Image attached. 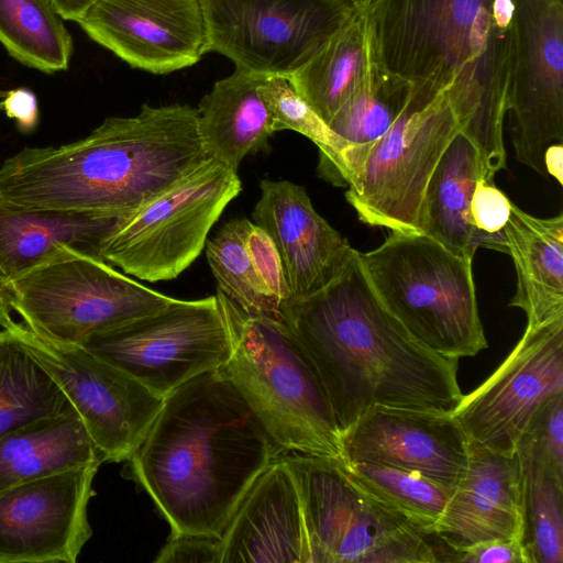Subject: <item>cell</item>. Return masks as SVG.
I'll return each mask as SVG.
<instances>
[{"instance_id": "obj_39", "label": "cell", "mask_w": 563, "mask_h": 563, "mask_svg": "<svg viewBox=\"0 0 563 563\" xmlns=\"http://www.w3.org/2000/svg\"><path fill=\"white\" fill-rule=\"evenodd\" d=\"M221 537L172 531L159 551L156 563H221Z\"/></svg>"}, {"instance_id": "obj_5", "label": "cell", "mask_w": 563, "mask_h": 563, "mask_svg": "<svg viewBox=\"0 0 563 563\" xmlns=\"http://www.w3.org/2000/svg\"><path fill=\"white\" fill-rule=\"evenodd\" d=\"M357 254L380 303L418 344L456 360L487 347L473 260L420 232L390 231L378 247Z\"/></svg>"}, {"instance_id": "obj_13", "label": "cell", "mask_w": 563, "mask_h": 563, "mask_svg": "<svg viewBox=\"0 0 563 563\" xmlns=\"http://www.w3.org/2000/svg\"><path fill=\"white\" fill-rule=\"evenodd\" d=\"M11 330L67 397L103 462L128 461L164 398L82 345L46 339L23 322Z\"/></svg>"}, {"instance_id": "obj_46", "label": "cell", "mask_w": 563, "mask_h": 563, "mask_svg": "<svg viewBox=\"0 0 563 563\" xmlns=\"http://www.w3.org/2000/svg\"><path fill=\"white\" fill-rule=\"evenodd\" d=\"M69 3H70V1H69ZM69 3H68V5H69ZM68 5H67V9H68ZM67 9H66V12H67ZM66 12H65V14H66ZM65 14L63 15V18L65 16Z\"/></svg>"}, {"instance_id": "obj_40", "label": "cell", "mask_w": 563, "mask_h": 563, "mask_svg": "<svg viewBox=\"0 0 563 563\" xmlns=\"http://www.w3.org/2000/svg\"><path fill=\"white\" fill-rule=\"evenodd\" d=\"M7 117L16 122L23 133L32 132L38 123V103L34 92L26 88L7 91L3 98V109Z\"/></svg>"}, {"instance_id": "obj_12", "label": "cell", "mask_w": 563, "mask_h": 563, "mask_svg": "<svg viewBox=\"0 0 563 563\" xmlns=\"http://www.w3.org/2000/svg\"><path fill=\"white\" fill-rule=\"evenodd\" d=\"M208 52L235 69L289 77L352 15L347 0H201Z\"/></svg>"}, {"instance_id": "obj_43", "label": "cell", "mask_w": 563, "mask_h": 563, "mask_svg": "<svg viewBox=\"0 0 563 563\" xmlns=\"http://www.w3.org/2000/svg\"><path fill=\"white\" fill-rule=\"evenodd\" d=\"M70 0H52L56 11L59 13V15L63 18V15L66 12L67 5Z\"/></svg>"}, {"instance_id": "obj_8", "label": "cell", "mask_w": 563, "mask_h": 563, "mask_svg": "<svg viewBox=\"0 0 563 563\" xmlns=\"http://www.w3.org/2000/svg\"><path fill=\"white\" fill-rule=\"evenodd\" d=\"M12 309L36 334L81 344L89 336L161 309L173 300L69 250L8 280Z\"/></svg>"}, {"instance_id": "obj_18", "label": "cell", "mask_w": 563, "mask_h": 563, "mask_svg": "<svg viewBox=\"0 0 563 563\" xmlns=\"http://www.w3.org/2000/svg\"><path fill=\"white\" fill-rule=\"evenodd\" d=\"M342 459L422 475L449 488L461 481L468 439L452 413L376 406L341 433Z\"/></svg>"}, {"instance_id": "obj_14", "label": "cell", "mask_w": 563, "mask_h": 563, "mask_svg": "<svg viewBox=\"0 0 563 563\" xmlns=\"http://www.w3.org/2000/svg\"><path fill=\"white\" fill-rule=\"evenodd\" d=\"M563 395V319L528 325L512 351L451 412L468 440L505 455L517 448L536 415Z\"/></svg>"}, {"instance_id": "obj_28", "label": "cell", "mask_w": 563, "mask_h": 563, "mask_svg": "<svg viewBox=\"0 0 563 563\" xmlns=\"http://www.w3.org/2000/svg\"><path fill=\"white\" fill-rule=\"evenodd\" d=\"M74 411L19 336L12 330H0V437Z\"/></svg>"}, {"instance_id": "obj_3", "label": "cell", "mask_w": 563, "mask_h": 563, "mask_svg": "<svg viewBox=\"0 0 563 563\" xmlns=\"http://www.w3.org/2000/svg\"><path fill=\"white\" fill-rule=\"evenodd\" d=\"M369 13L380 69L415 92L444 93L487 170L506 168L511 0H374Z\"/></svg>"}, {"instance_id": "obj_27", "label": "cell", "mask_w": 563, "mask_h": 563, "mask_svg": "<svg viewBox=\"0 0 563 563\" xmlns=\"http://www.w3.org/2000/svg\"><path fill=\"white\" fill-rule=\"evenodd\" d=\"M102 463L76 411L40 420L0 437V493L55 472Z\"/></svg>"}, {"instance_id": "obj_4", "label": "cell", "mask_w": 563, "mask_h": 563, "mask_svg": "<svg viewBox=\"0 0 563 563\" xmlns=\"http://www.w3.org/2000/svg\"><path fill=\"white\" fill-rule=\"evenodd\" d=\"M210 157L188 104H143L58 147H24L0 166V202L124 217Z\"/></svg>"}, {"instance_id": "obj_41", "label": "cell", "mask_w": 563, "mask_h": 563, "mask_svg": "<svg viewBox=\"0 0 563 563\" xmlns=\"http://www.w3.org/2000/svg\"><path fill=\"white\" fill-rule=\"evenodd\" d=\"M563 145H551L544 155V166L548 175H552L560 184H562L563 170Z\"/></svg>"}, {"instance_id": "obj_32", "label": "cell", "mask_w": 563, "mask_h": 563, "mask_svg": "<svg viewBox=\"0 0 563 563\" xmlns=\"http://www.w3.org/2000/svg\"><path fill=\"white\" fill-rule=\"evenodd\" d=\"M341 464L361 492L426 534L432 533L453 490L399 468L371 463Z\"/></svg>"}, {"instance_id": "obj_10", "label": "cell", "mask_w": 563, "mask_h": 563, "mask_svg": "<svg viewBox=\"0 0 563 563\" xmlns=\"http://www.w3.org/2000/svg\"><path fill=\"white\" fill-rule=\"evenodd\" d=\"M165 398L187 380L229 361L232 332L222 296L175 299L161 309L96 333L81 344Z\"/></svg>"}, {"instance_id": "obj_34", "label": "cell", "mask_w": 563, "mask_h": 563, "mask_svg": "<svg viewBox=\"0 0 563 563\" xmlns=\"http://www.w3.org/2000/svg\"><path fill=\"white\" fill-rule=\"evenodd\" d=\"M258 93L268 107L274 132L292 130L308 137L320 151L319 176L343 187L344 155L347 146L298 93L288 77L262 75Z\"/></svg>"}, {"instance_id": "obj_15", "label": "cell", "mask_w": 563, "mask_h": 563, "mask_svg": "<svg viewBox=\"0 0 563 563\" xmlns=\"http://www.w3.org/2000/svg\"><path fill=\"white\" fill-rule=\"evenodd\" d=\"M511 2V140L520 163L548 175L545 152L563 143V2Z\"/></svg>"}, {"instance_id": "obj_35", "label": "cell", "mask_w": 563, "mask_h": 563, "mask_svg": "<svg viewBox=\"0 0 563 563\" xmlns=\"http://www.w3.org/2000/svg\"><path fill=\"white\" fill-rule=\"evenodd\" d=\"M520 442L528 443L554 471L563 474V395L533 418Z\"/></svg>"}, {"instance_id": "obj_37", "label": "cell", "mask_w": 563, "mask_h": 563, "mask_svg": "<svg viewBox=\"0 0 563 563\" xmlns=\"http://www.w3.org/2000/svg\"><path fill=\"white\" fill-rule=\"evenodd\" d=\"M511 203L494 179L479 178L471 199L473 225L483 233L505 239L503 230L509 219Z\"/></svg>"}, {"instance_id": "obj_2", "label": "cell", "mask_w": 563, "mask_h": 563, "mask_svg": "<svg viewBox=\"0 0 563 563\" xmlns=\"http://www.w3.org/2000/svg\"><path fill=\"white\" fill-rule=\"evenodd\" d=\"M284 450L238 388L214 369L167 397L126 476L152 498L172 531L222 537L240 501Z\"/></svg>"}, {"instance_id": "obj_21", "label": "cell", "mask_w": 563, "mask_h": 563, "mask_svg": "<svg viewBox=\"0 0 563 563\" xmlns=\"http://www.w3.org/2000/svg\"><path fill=\"white\" fill-rule=\"evenodd\" d=\"M280 455L255 479L227 525L221 563H309L297 484Z\"/></svg>"}, {"instance_id": "obj_1", "label": "cell", "mask_w": 563, "mask_h": 563, "mask_svg": "<svg viewBox=\"0 0 563 563\" xmlns=\"http://www.w3.org/2000/svg\"><path fill=\"white\" fill-rule=\"evenodd\" d=\"M320 290L282 305L342 433L376 406L451 413L463 393L459 360L418 344L384 308L358 260Z\"/></svg>"}, {"instance_id": "obj_24", "label": "cell", "mask_w": 563, "mask_h": 563, "mask_svg": "<svg viewBox=\"0 0 563 563\" xmlns=\"http://www.w3.org/2000/svg\"><path fill=\"white\" fill-rule=\"evenodd\" d=\"M517 287L509 306L520 308L528 325L563 319V214L531 216L511 203L504 227Z\"/></svg>"}, {"instance_id": "obj_16", "label": "cell", "mask_w": 563, "mask_h": 563, "mask_svg": "<svg viewBox=\"0 0 563 563\" xmlns=\"http://www.w3.org/2000/svg\"><path fill=\"white\" fill-rule=\"evenodd\" d=\"M64 20L152 74L190 67L208 52L201 0H70Z\"/></svg>"}, {"instance_id": "obj_20", "label": "cell", "mask_w": 563, "mask_h": 563, "mask_svg": "<svg viewBox=\"0 0 563 563\" xmlns=\"http://www.w3.org/2000/svg\"><path fill=\"white\" fill-rule=\"evenodd\" d=\"M431 534L448 549L523 538L517 454H500L468 440L465 472Z\"/></svg>"}, {"instance_id": "obj_9", "label": "cell", "mask_w": 563, "mask_h": 563, "mask_svg": "<svg viewBox=\"0 0 563 563\" xmlns=\"http://www.w3.org/2000/svg\"><path fill=\"white\" fill-rule=\"evenodd\" d=\"M241 190L238 173L210 157L122 217L104 240L101 257L137 279H174L200 255L210 229Z\"/></svg>"}, {"instance_id": "obj_6", "label": "cell", "mask_w": 563, "mask_h": 563, "mask_svg": "<svg viewBox=\"0 0 563 563\" xmlns=\"http://www.w3.org/2000/svg\"><path fill=\"white\" fill-rule=\"evenodd\" d=\"M220 295L233 341L220 372L284 452L341 461V432L329 399L294 333L282 320L247 316Z\"/></svg>"}, {"instance_id": "obj_19", "label": "cell", "mask_w": 563, "mask_h": 563, "mask_svg": "<svg viewBox=\"0 0 563 563\" xmlns=\"http://www.w3.org/2000/svg\"><path fill=\"white\" fill-rule=\"evenodd\" d=\"M253 221L272 239L291 298L309 296L333 280L355 250L313 208L306 189L288 180H262Z\"/></svg>"}, {"instance_id": "obj_29", "label": "cell", "mask_w": 563, "mask_h": 563, "mask_svg": "<svg viewBox=\"0 0 563 563\" xmlns=\"http://www.w3.org/2000/svg\"><path fill=\"white\" fill-rule=\"evenodd\" d=\"M0 43L14 59L45 74L66 70L74 51L52 0H0Z\"/></svg>"}, {"instance_id": "obj_31", "label": "cell", "mask_w": 563, "mask_h": 563, "mask_svg": "<svg viewBox=\"0 0 563 563\" xmlns=\"http://www.w3.org/2000/svg\"><path fill=\"white\" fill-rule=\"evenodd\" d=\"M523 542L531 563L563 562V474L520 442Z\"/></svg>"}, {"instance_id": "obj_45", "label": "cell", "mask_w": 563, "mask_h": 563, "mask_svg": "<svg viewBox=\"0 0 563 563\" xmlns=\"http://www.w3.org/2000/svg\"><path fill=\"white\" fill-rule=\"evenodd\" d=\"M7 91L0 90V110L3 109V98L5 97Z\"/></svg>"}, {"instance_id": "obj_22", "label": "cell", "mask_w": 563, "mask_h": 563, "mask_svg": "<svg viewBox=\"0 0 563 563\" xmlns=\"http://www.w3.org/2000/svg\"><path fill=\"white\" fill-rule=\"evenodd\" d=\"M482 177L495 176L488 173L475 144L460 131L429 179L419 232L471 260L478 247L507 253L506 239L483 233L472 223L471 199Z\"/></svg>"}, {"instance_id": "obj_33", "label": "cell", "mask_w": 563, "mask_h": 563, "mask_svg": "<svg viewBox=\"0 0 563 563\" xmlns=\"http://www.w3.org/2000/svg\"><path fill=\"white\" fill-rule=\"evenodd\" d=\"M252 222L232 219L206 242V255L220 291L247 316L280 319V306L262 285L252 264L246 235Z\"/></svg>"}, {"instance_id": "obj_36", "label": "cell", "mask_w": 563, "mask_h": 563, "mask_svg": "<svg viewBox=\"0 0 563 563\" xmlns=\"http://www.w3.org/2000/svg\"><path fill=\"white\" fill-rule=\"evenodd\" d=\"M246 247L262 285L282 308L291 298L282 260L272 239L254 222L246 235Z\"/></svg>"}, {"instance_id": "obj_7", "label": "cell", "mask_w": 563, "mask_h": 563, "mask_svg": "<svg viewBox=\"0 0 563 563\" xmlns=\"http://www.w3.org/2000/svg\"><path fill=\"white\" fill-rule=\"evenodd\" d=\"M299 493L309 563H434L426 534L361 492L340 460L284 452Z\"/></svg>"}, {"instance_id": "obj_42", "label": "cell", "mask_w": 563, "mask_h": 563, "mask_svg": "<svg viewBox=\"0 0 563 563\" xmlns=\"http://www.w3.org/2000/svg\"><path fill=\"white\" fill-rule=\"evenodd\" d=\"M12 310L8 280L0 276V325L3 329L11 330L16 325L11 317Z\"/></svg>"}, {"instance_id": "obj_17", "label": "cell", "mask_w": 563, "mask_h": 563, "mask_svg": "<svg viewBox=\"0 0 563 563\" xmlns=\"http://www.w3.org/2000/svg\"><path fill=\"white\" fill-rule=\"evenodd\" d=\"M92 464L41 476L0 493V563H75L92 536Z\"/></svg>"}, {"instance_id": "obj_44", "label": "cell", "mask_w": 563, "mask_h": 563, "mask_svg": "<svg viewBox=\"0 0 563 563\" xmlns=\"http://www.w3.org/2000/svg\"><path fill=\"white\" fill-rule=\"evenodd\" d=\"M351 2L354 7H364L369 5L374 0H347Z\"/></svg>"}, {"instance_id": "obj_26", "label": "cell", "mask_w": 563, "mask_h": 563, "mask_svg": "<svg viewBox=\"0 0 563 563\" xmlns=\"http://www.w3.org/2000/svg\"><path fill=\"white\" fill-rule=\"evenodd\" d=\"M261 77L235 69L216 81L196 109L206 153L236 173L243 158L261 150L275 133L268 107L258 93Z\"/></svg>"}, {"instance_id": "obj_30", "label": "cell", "mask_w": 563, "mask_h": 563, "mask_svg": "<svg viewBox=\"0 0 563 563\" xmlns=\"http://www.w3.org/2000/svg\"><path fill=\"white\" fill-rule=\"evenodd\" d=\"M410 93L402 81L380 67L373 78L328 123L347 148L344 155L343 187L364 163L371 147L390 129Z\"/></svg>"}, {"instance_id": "obj_11", "label": "cell", "mask_w": 563, "mask_h": 563, "mask_svg": "<svg viewBox=\"0 0 563 563\" xmlns=\"http://www.w3.org/2000/svg\"><path fill=\"white\" fill-rule=\"evenodd\" d=\"M459 132L444 93L410 90L399 117L347 183L344 195L360 221L390 231L419 232L427 185Z\"/></svg>"}, {"instance_id": "obj_38", "label": "cell", "mask_w": 563, "mask_h": 563, "mask_svg": "<svg viewBox=\"0 0 563 563\" xmlns=\"http://www.w3.org/2000/svg\"><path fill=\"white\" fill-rule=\"evenodd\" d=\"M438 544L440 562L531 563L523 538L494 539L461 549Z\"/></svg>"}, {"instance_id": "obj_23", "label": "cell", "mask_w": 563, "mask_h": 563, "mask_svg": "<svg viewBox=\"0 0 563 563\" xmlns=\"http://www.w3.org/2000/svg\"><path fill=\"white\" fill-rule=\"evenodd\" d=\"M121 218L0 202V276L13 279L69 250L102 258V244Z\"/></svg>"}, {"instance_id": "obj_25", "label": "cell", "mask_w": 563, "mask_h": 563, "mask_svg": "<svg viewBox=\"0 0 563 563\" xmlns=\"http://www.w3.org/2000/svg\"><path fill=\"white\" fill-rule=\"evenodd\" d=\"M369 5L355 7L313 56L288 79L329 123L378 71Z\"/></svg>"}]
</instances>
